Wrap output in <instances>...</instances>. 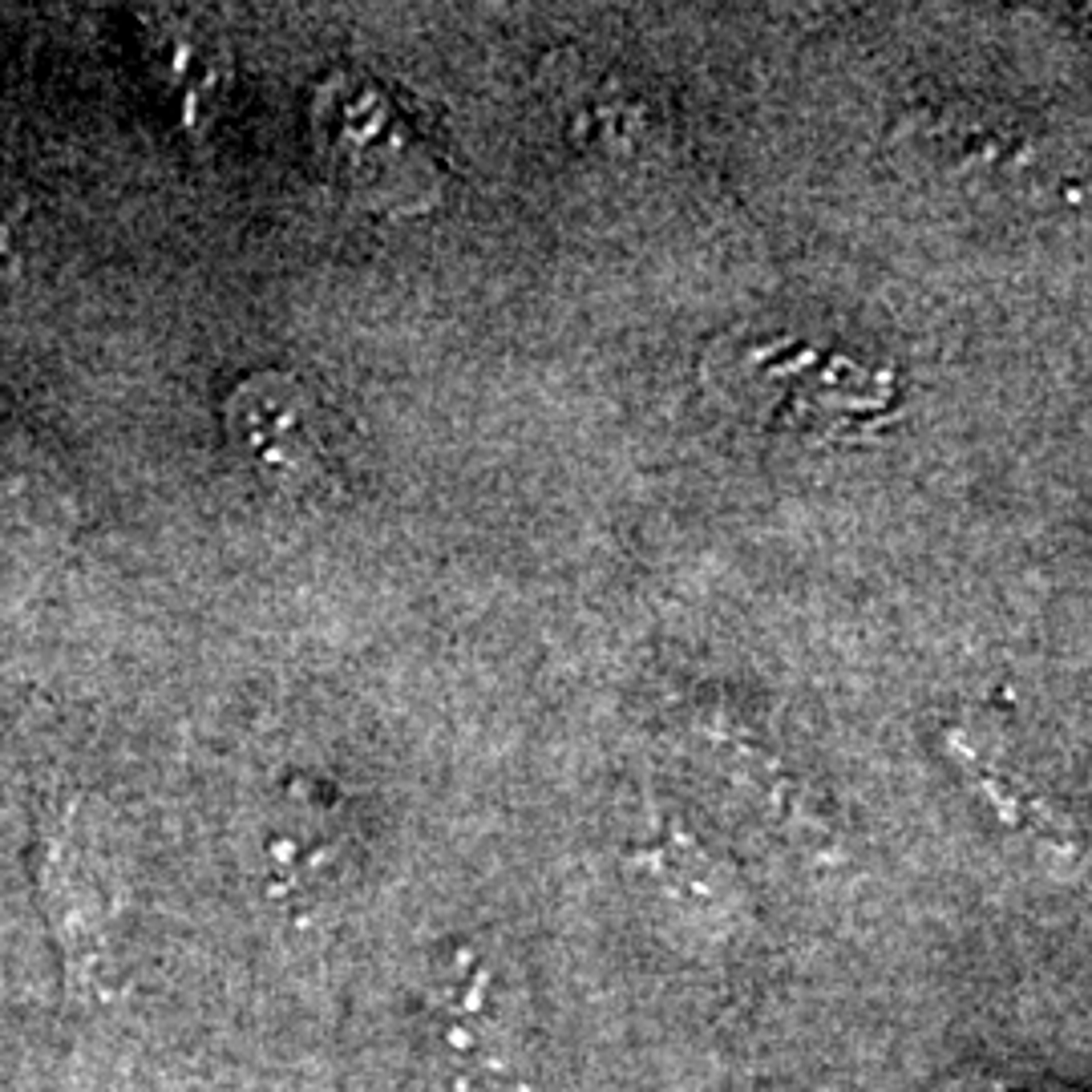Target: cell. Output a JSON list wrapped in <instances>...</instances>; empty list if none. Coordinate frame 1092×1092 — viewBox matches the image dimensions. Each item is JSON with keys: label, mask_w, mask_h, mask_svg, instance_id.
Masks as SVG:
<instances>
[{"label": "cell", "mask_w": 1092, "mask_h": 1092, "mask_svg": "<svg viewBox=\"0 0 1092 1092\" xmlns=\"http://www.w3.org/2000/svg\"><path fill=\"white\" fill-rule=\"evenodd\" d=\"M231 433L267 474H296L320 454L316 409L287 376H255L231 396Z\"/></svg>", "instance_id": "2"}, {"label": "cell", "mask_w": 1092, "mask_h": 1092, "mask_svg": "<svg viewBox=\"0 0 1092 1092\" xmlns=\"http://www.w3.org/2000/svg\"><path fill=\"white\" fill-rule=\"evenodd\" d=\"M37 887L61 955L69 963V976L81 987L97 967L114 898L105 842L94 821L81 817L77 801H65L53 817H45L37 846Z\"/></svg>", "instance_id": "1"}]
</instances>
